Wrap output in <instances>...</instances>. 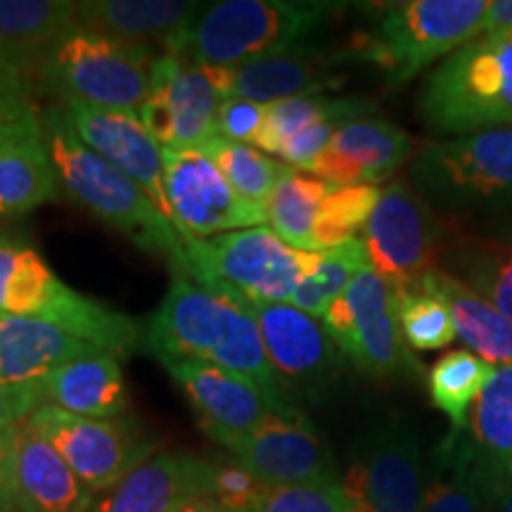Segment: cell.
<instances>
[{
  "instance_id": "4fadbf2b",
  "label": "cell",
  "mask_w": 512,
  "mask_h": 512,
  "mask_svg": "<svg viewBox=\"0 0 512 512\" xmlns=\"http://www.w3.org/2000/svg\"><path fill=\"white\" fill-rule=\"evenodd\" d=\"M413 176L444 202H512V128L427 145L415 159Z\"/></svg>"
},
{
  "instance_id": "ee69618b",
  "label": "cell",
  "mask_w": 512,
  "mask_h": 512,
  "mask_svg": "<svg viewBox=\"0 0 512 512\" xmlns=\"http://www.w3.org/2000/svg\"><path fill=\"white\" fill-rule=\"evenodd\" d=\"M31 83L34 79L0 50V114L36 112L31 105Z\"/></svg>"
},
{
  "instance_id": "6da1fadb",
  "label": "cell",
  "mask_w": 512,
  "mask_h": 512,
  "mask_svg": "<svg viewBox=\"0 0 512 512\" xmlns=\"http://www.w3.org/2000/svg\"><path fill=\"white\" fill-rule=\"evenodd\" d=\"M140 349L164 366L202 361L283 392L247 306L197 285L188 275L171 280L164 302L145 323Z\"/></svg>"
},
{
  "instance_id": "5b68a950",
  "label": "cell",
  "mask_w": 512,
  "mask_h": 512,
  "mask_svg": "<svg viewBox=\"0 0 512 512\" xmlns=\"http://www.w3.org/2000/svg\"><path fill=\"white\" fill-rule=\"evenodd\" d=\"M0 313L41 318L114 356L143 342L140 320L95 302L57 278L34 247L0 238Z\"/></svg>"
},
{
  "instance_id": "ba28073f",
  "label": "cell",
  "mask_w": 512,
  "mask_h": 512,
  "mask_svg": "<svg viewBox=\"0 0 512 512\" xmlns=\"http://www.w3.org/2000/svg\"><path fill=\"white\" fill-rule=\"evenodd\" d=\"M183 249L188 278L240 304H290L318 254L292 249L266 226L183 240Z\"/></svg>"
},
{
  "instance_id": "ffe728a7",
  "label": "cell",
  "mask_w": 512,
  "mask_h": 512,
  "mask_svg": "<svg viewBox=\"0 0 512 512\" xmlns=\"http://www.w3.org/2000/svg\"><path fill=\"white\" fill-rule=\"evenodd\" d=\"M12 491L17 512H91L95 503L67 460L29 420L15 430Z\"/></svg>"
},
{
  "instance_id": "603a6c76",
  "label": "cell",
  "mask_w": 512,
  "mask_h": 512,
  "mask_svg": "<svg viewBox=\"0 0 512 512\" xmlns=\"http://www.w3.org/2000/svg\"><path fill=\"white\" fill-rule=\"evenodd\" d=\"M102 349L41 318L0 313V380L36 387L43 377Z\"/></svg>"
},
{
  "instance_id": "f546056e",
  "label": "cell",
  "mask_w": 512,
  "mask_h": 512,
  "mask_svg": "<svg viewBox=\"0 0 512 512\" xmlns=\"http://www.w3.org/2000/svg\"><path fill=\"white\" fill-rule=\"evenodd\" d=\"M332 150L358 166L363 183L387 181L411 157L413 140L399 126L382 119H356L337 128Z\"/></svg>"
},
{
  "instance_id": "44dd1931",
  "label": "cell",
  "mask_w": 512,
  "mask_h": 512,
  "mask_svg": "<svg viewBox=\"0 0 512 512\" xmlns=\"http://www.w3.org/2000/svg\"><path fill=\"white\" fill-rule=\"evenodd\" d=\"M207 494V460L190 453H159L95 498L91 512H181Z\"/></svg>"
},
{
  "instance_id": "b9f144b4",
  "label": "cell",
  "mask_w": 512,
  "mask_h": 512,
  "mask_svg": "<svg viewBox=\"0 0 512 512\" xmlns=\"http://www.w3.org/2000/svg\"><path fill=\"white\" fill-rule=\"evenodd\" d=\"M264 119L266 105L242 98H226L216 112V133L230 143L256 145Z\"/></svg>"
},
{
  "instance_id": "7bdbcfd3",
  "label": "cell",
  "mask_w": 512,
  "mask_h": 512,
  "mask_svg": "<svg viewBox=\"0 0 512 512\" xmlns=\"http://www.w3.org/2000/svg\"><path fill=\"white\" fill-rule=\"evenodd\" d=\"M344 124H337V121H330V124H318L306 128V131L297 133L290 143H287L283 150H280V159L292 169H306L309 171L313 162L320 157V152L325 150L335 138L337 128Z\"/></svg>"
},
{
  "instance_id": "52a82bcc",
  "label": "cell",
  "mask_w": 512,
  "mask_h": 512,
  "mask_svg": "<svg viewBox=\"0 0 512 512\" xmlns=\"http://www.w3.org/2000/svg\"><path fill=\"white\" fill-rule=\"evenodd\" d=\"M420 114L439 133L512 124V31L482 34L427 76Z\"/></svg>"
},
{
  "instance_id": "4dcf8cb0",
  "label": "cell",
  "mask_w": 512,
  "mask_h": 512,
  "mask_svg": "<svg viewBox=\"0 0 512 512\" xmlns=\"http://www.w3.org/2000/svg\"><path fill=\"white\" fill-rule=\"evenodd\" d=\"M375 112V105L358 98H328V95H306V98H290L266 105V119L261 128L256 147L268 155H280V150L306 128L318 124H347V121L363 119Z\"/></svg>"
},
{
  "instance_id": "60d3db41",
  "label": "cell",
  "mask_w": 512,
  "mask_h": 512,
  "mask_svg": "<svg viewBox=\"0 0 512 512\" xmlns=\"http://www.w3.org/2000/svg\"><path fill=\"white\" fill-rule=\"evenodd\" d=\"M259 512H351V498L339 477L271 486Z\"/></svg>"
},
{
  "instance_id": "74e56055",
  "label": "cell",
  "mask_w": 512,
  "mask_h": 512,
  "mask_svg": "<svg viewBox=\"0 0 512 512\" xmlns=\"http://www.w3.org/2000/svg\"><path fill=\"white\" fill-rule=\"evenodd\" d=\"M380 192L382 190L375 185L332 188L320 204L316 230H313L318 252L356 240V230L366 228L370 214L380 200Z\"/></svg>"
},
{
  "instance_id": "5bb4252c",
  "label": "cell",
  "mask_w": 512,
  "mask_h": 512,
  "mask_svg": "<svg viewBox=\"0 0 512 512\" xmlns=\"http://www.w3.org/2000/svg\"><path fill=\"white\" fill-rule=\"evenodd\" d=\"M164 185L181 240H207L268 221L266 209L242 200L202 152L164 147Z\"/></svg>"
},
{
  "instance_id": "cb8c5ba5",
  "label": "cell",
  "mask_w": 512,
  "mask_h": 512,
  "mask_svg": "<svg viewBox=\"0 0 512 512\" xmlns=\"http://www.w3.org/2000/svg\"><path fill=\"white\" fill-rule=\"evenodd\" d=\"M202 8L185 0H88L76 3V22L117 41L162 48L166 55Z\"/></svg>"
},
{
  "instance_id": "30bf717a",
  "label": "cell",
  "mask_w": 512,
  "mask_h": 512,
  "mask_svg": "<svg viewBox=\"0 0 512 512\" xmlns=\"http://www.w3.org/2000/svg\"><path fill=\"white\" fill-rule=\"evenodd\" d=\"M226 100L221 67L159 55L138 117L162 147L204 152L219 138L216 112Z\"/></svg>"
},
{
  "instance_id": "ab89813d",
  "label": "cell",
  "mask_w": 512,
  "mask_h": 512,
  "mask_svg": "<svg viewBox=\"0 0 512 512\" xmlns=\"http://www.w3.org/2000/svg\"><path fill=\"white\" fill-rule=\"evenodd\" d=\"M268 489L271 486L261 482L233 456L207 460V494L204 496L228 512H259Z\"/></svg>"
},
{
  "instance_id": "e0dca14e",
  "label": "cell",
  "mask_w": 512,
  "mask_h": 512,
  "mask_svg": "<svg viewBox=\"0 0 512 512\" xmlns=\"http://www.w3.org/2000/svg\"><path fill=\"white\" fill-rule=\"evenodd\" d=\"M226 451L268 486L339 477L325 441L297 408L271 415L254 432L228 444Z\"/></svg>"
},
{
  "instance_id": "7402d4cb",
  "label": "cell",
  "mask_w": 512,
  "mask_h": 512,
  "mask_svg": "<svg viewBox=\"0 0 512 512\" xmlns=\"http://www.w3.org/2000/svg\"><path fill=\"white\" fill-rule=\"evenodd\" d=\"M226 98H242L271 105V102L318 95L325 88H339L342 76L325 55L309 48L268 55L242 67L221 69Z\"/></svg>"
},
{
  "instance_id": "83f0119b",
  "label": "cell",
  "mask_w": 512,
  "mask_h": 512,
  "mask_svg": "<svg viewBox=\"0 0 512 512\" xmlns=\"http://www.w3.org/2000/svg\"><path fill=\"white\" fill-rule=\"evenodd\" d=\"M76 22L67 0H0V50L31 79L55 38Z\"/></svg>"
},
{
  "instance_id": "8fae6325",
  "label": "cell",
  "mask_w": 512,
  "mask_h": 512,
  "mask_svg": "<svg viewBox=\"0 0 512 512\" xmlns=\"http://www.w3.org/2000/svg\"><path fill=\"white\" fill-rule=\"evenodd\" d=\"M323 328L361 373L382 380L413 368L399 328L396 290L373 268L358 273L330 304Z\"/></svg>"
},
{
  "instance_id": "8d00e7d4",
  "label": "cell",
  "mask_w": 512,
  "mask_h": 512,
  "mask_svg": "<svg viewBox=\"0 0 512 512\" xmlns=\"http://www.w3.org/2000/svg\"><path fill=\"white\" fill-rule=\"evenodd\" d=\"M456 268L463 273L465 285L512 320V247L465 238L456 247Z\"/></svg>"
},
{
  "instance_id": "d6a6232c",
  "label": "cell",
  "mask_w": 512,
  "mask_h": 512,
  "mask_svg": "<svg viewBox=\"0 0 512 512\" xmlns=\"http://www.w3.org/2000/svg\"><path fill=\"white\" fill-rule=\"evenodd\" d=\"M491 373V363L465 349L441 356L432 366L427 389L434 406L451 422V437H460L467 430V413L475 406Z\"/></svg>"
},
{
  "instance_id": "f907efd6",
  "label": "cell",
  "mask_w": 512,
  "mask_h": 512,
  "mask_svg": "<svg viewBox=\"0 0 512 512\" xmlns=\"http://www.w3.org/2000/svg\"><path fill=\"white\" fill-rule=\"evenodd\" d=\"M181 512H228V510L221 508L219 503L211 501V498L200 496V498H195V501H190L188 505H185Z\"/></svg>"
},
{
  "instance_id": "836d02e7",
  "label": "cell",
  "mask_w": 512,
  "mask_h": 512,
  "mask_svg": "<svg viewBox=\"0 0 512 512\" xmlns=\"http://www.w3.org/2000/svg\"><path fill=\"white\" fill-rule=\"evenodd\" d=\"M370 268L368 249L363 240H349L344 245L323 249L316 254V264L292 294V306L309 313L313 318H323L330 304L347 290L358 273Z\"/></svg>"
},
{
  "instance_id": "7a4b0ae2",
  "label": "cell",
  "mask_w": 512,
  "mask_h": 512,
  "mask_svg": "<svg viewBox=\"0 0 512 512\" xmlns=\"http://www.w3.org/2000/svg\"><path fill=\"white\" fill-rule=\"evenodd\" d=\"M43 136L57 181L81 207L124 233L136 247L164 256L176 275H185V249L174 223L133 178L81 143L60 105L43 117Z\"/></svg>"
},
{
  "instance_id": "d4e9b609",
  "label": "cell",
  "mask_w": 512,
  "mask_h": 512,
  "mask_svg": "<svg viewBox=\"0 0 512 512\" xmlns=\"http://www.w3.org/2000/svg\"><path fill=\"white\" fill-rule=\"evenodd\" d=\"M36 389L43 403L83 418H124L131 403L119 356L107 351L57 368L55 373L43 377Z\"/></svg>"
},
{
  "instance_id": "277c9868",
  "label": "cell",
  "mask_w": 512,
  "mask_h": 512,
  "mask_svg": "<svg viewBox=\"0 0 512 512\" xmlns=\"http://www.w3.org/2000/svg\"><path fill=\"white\" fill-rule=\"evenodd\" d=\"M155 50L124 43L74 22L46 50L34 83L64 102L138 114L150 93Z\"/></svg>"
},
{
  "instance_id": "484cf974",
  "label": "cell",
  "mask_w": 512,
  "mask_h": 512,
  "mask_svg": "<svg viewBox=\"0 0 512 512\" xmlns=\"http://www.w3.org/2000/svg\"><path fill=\"white\" fill-rule=\"evenodd\" d=\"M465 441L489 501L512 477V366H498L479 392Z\"/></svg>"
},
{
  "instance_id": "2e32d148",
  "label": "cell",
  "mask_w": 512,
  "mask_h": 512,
  "mask_svg": "<svg viewBox=\"0 0 512 512\" xmlns=\"http://www.w3.org/2000/svg\"><path fill=\"white\" fill-rule=\"evenodd\" d=\"M342 482L351 503L366 512H420L422 458L411 427L399 418L377 422Z\"/></svg>"
},
{
  "instance_id": "7c38bea8",
  "label": "cell",
  "mask_w": 512,
  "mask_h": 512,
  "mask_svg": "<svg viewBox=\"0 0 512 512\" xmlns=\"http://www.w3.org/2000/svg\"><path fill=\"white\" fill-rule=\"evenodd\" d=\"M370 268L396 292L415 290L441 249V230L427 204L406 183H389L380 192L363 228Z\"/></svg>"
},
{
  "instance_id": "bcb514c9",
  "label": "cell",
  "mask_w": 512,
  "mask_h": 512,
  "mask_svg": "<svg viewBox=\"0 0 512 512\" xmlns=\"http://www.w3.org/2000/svg\"><path fill=\"white\" fill-rule=\"evenodd\" d=\"M36 138H43V119L36 112L0 114V155Z\"/></svg>"
},
{
  "instance_id": "7dc6e473",
  "label": "cell",
  "mask_w": 512,
  "mask_h": 512,
  "mask_svg": "<svg viewBox=\"0 0 512 512\" xmlns=\"http://www.w3.org/2000/svg\"><path fill=\"white\" fill-rule=\"evenodd\" d=\"M12 444L15 430L0 434V512H17L12 491Z\"/></svg>"
},
{
  "instance_id": "d590c367",
  "label": "cell",
  "mask_w": 512,
  "mask_h": 512,
  "mask_svg": "<svg viewBox=\"0 0 512 512\" xmlns=\"http://www.w3.org/2000/svg\"><path fill=\"white\" fill-rule=\"evenodd\" d=\"M202 155H207L211 162L219 166L221 174L226 176V181L233 185V190L238 192L242 200L256 204L261 209H266L275 185H278L280 176L287 169V164L275 162L256 147L230 143L221 136Z\"/></svg>"
},
{
  "instance_id": "f1b7e54d",
  "label": "cell",
  "mask_w": 512,
  "mask_h": 512,
  "mask_svg": "<svg viewBox=\"0 0 512 512\" xmlns=\"http://www.w3.org/2000/svg\"><path fill=\"white\" fill-rule=\"evenodd\" d=\"M57 174L46 136L0 155V219L29 214L57 195Z\"/></svg>"
},
{
  "instance_id": "681fc988",
  "label": "cell",
  "mask_w": 512,
  "mask_h": 512,
  "mask_svg": "<svg viewBox=\"0 0 512 512\" xmlns=\"http://www.w3.org/2000/svg\"><path fill=\"white\" fill-rule=\"evenodd\" d=\"M491 501L496 505V512H512V477L496 491Z\"/></svg>"
},
{
  "instance_id": "c3c4849f",
  "label": "cell",
  "mask_w": 512,
  "mask_h": 512,
  "mask_svg": "<svg viewBox=\"0 0 512 512\" xmlns=\"http://www.w3.org/2000/svg\"><path fill=\"white\" fill-rule=\"evenodd\" d=\"M494 31H512V0H496V3H491L484 34H494Z\"/></svg>"
},
{
  "instance_id": "1f68e13d",
  "label": "cell",
  "mask_w": 512,
  "mask_h": 512,
  "mask_svg": "<svg viewBox=\"0 0 512 512\" xmlns=\"http://www.w3.org/2000/svg\"><path fill=\"white\" fill-rule=\"evenodd\" d=\"M330 190L332 185L302 176L297 169L287 166L266 204L273 233L292 249L316 254L318 247L313 240V230H316L320 204Z\"/></svg>"
},
{
  "instance_id": "f6af8a7d",
  "label": "cell",
  "mask_w": 512,
  "mask_h": 512,
  "mask_svg": "<svg viewBox=\"0 0 512 512\" xmlns=\"http://www.w3.org/2000/svg\"><path fill=\"white\" fill-rule=\"evenodd\" d=\"M38 406H43V401L36 387H19L0 380V434L17 430Z\"/></svg>"
},
{
  "instance_id": "e575fe53",
  "label": "cell",
  "mask_w": 512,
  "mask_h": 512,
  "mask_svg": "<svg viewBox=\"0 0 512 512\" xmlns=\"http://www.w3.org/2000/svg\"><path fill=\"white\" fill-rule=\"evenodd\" d=\"M439 456V472L425 489L420 512H477L479 505L489 501V494L472 465L463 434L448 437Z\"/></svg>"
},
{
  "instance_id": "f35d334b",
  "label": "cell",
  "mask_w": 512,
  "mask_h": 512,
  "mask_svg": "<svg viewBox=\"0 0 512 512\" xmlns=\"http://www.w3.org/2000/svg\"><path fill=\"white\" fill-rule=\"evenodd\" d=\"M396 311L401 335L415 351L444 349L458 337L451 311L432 294L420 290L396 292Z\"/></svg>"
},
{
  "instance_id": "3957f363",
  "label": "cell",
  "mask_w": 512,
  "mask_h": 512,
  "mask_svg": "<svg viewBox=\"0 0 512 512\" xmlns=\"http://www.w3.org/2000/svg\"><path fill=\"white\" fill-rule=\"evenodd\" d=\"M332 5L287 0H221L171 43L169 53L200 67L233 69L294 50L323 27Z\"/></svg>"
},
{
  "instance_id": "4316f807",
  "label": "cell",
  "mask_w": 512,
  "mask_h": 512,
  "mask_svg": "<svg viewBox=\"0 0 512 512\" xmlns=\"http://www.w3.org/2000/svg\"><path fill=\"white\" fill-rule=\"evenodd\" d=\"M415 290L432 294L451 311L456 335L477 351L486 363L512 366V320L496 311L482 294L465 285L456 275L430 268Z\"/></svg>"
},
{
  "instance_id": "8992f818",
  "label": "cell",
  "mask_w": 512,
  "mask_h": 512,
  "mask_svg": "<svg viewBox=\"0 0 512 512\" xmlns=\"http://www.w3.org/2000/svg\"><path fill=\"white\" fill-rule=\"evenodd\" d=\"M491 3L486 0H411L384 5L375 29L356 34L349 53L375 64L387 86H401L439 57L456 53L482 34Z\"/></svg>"
},
{
  "instance_id": "d6986e66",
  "label": "cell",
  "mask_w": 512,
  "mask_h": 512,
  "mask_svg": "<svg viewBox=\"0 0 512 512\" xmlns=\"http://www.w3.org/2000/svg\"><path fill=\"white\" fill-rule=\"evenodd\" d=\"M259 325L268 361L280 384L318 389L339 368V349L328 330L292 304H245Z\"/></svg>"
},
{
  "instance_id": "9a60e30c",
  "label": "cell",
  "mask_w": 512,
  "mask_h": 512,
  "mask_svg": "<svg viewBox=\"0 0 512 512\" xmlns=\"http://www.w3.org/2000/svg\"><path fill=\"white\" fill-rule=\"evenodd\" d=\"M166 370L188 396L204 434L223 448L254 432L271 415L294 408L285 392L211 363L178 361Z\"/></svg>"
},
{
  "instance_id": "9c48e42d",
  "label": "cell",
  "mask_w": 512,
  "mask_h": 512,
  "mask_svg": "<svg viewBox=\"0 0 512 512\" xmlns=\"http://www.w3.org/2000/svg\"><path fill=\"white\" fill-rule=\"evenodd\" d=\"M29 422L57 448L95 498L147 463L157 448L143 427L126 418H83L43 403Z\"/></svg>"
},
{
  "instance_id": "ac0fdd59",
  "label": "cell",
  "mask_w": 512,
  "mask_h": 512,
  "mask_svg": "<svg viewBox=\"0 0 512 512\" xmlns=\"http://www.w3.org/2000/svg\"><path fill=\"white\" fill-rule=\"evenodd\" d=\"M60 107L81 143L133 178L171 221L164 185V147L143 126L138 114L95 110L81 102H64Z\"/></svg>"
}]
</instances>
